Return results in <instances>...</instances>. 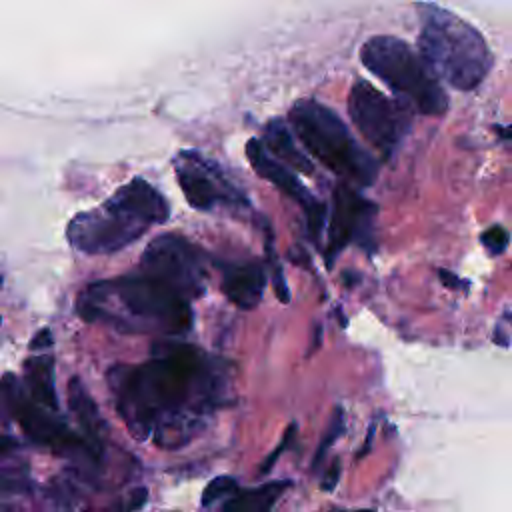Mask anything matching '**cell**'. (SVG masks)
<instances>
[{
  "label": "cell",
  "instance_id": "11",
  "mask_svg": "<svg viewBox=\"0 0 512 512\" xmlns=\"http://www.w3.org/2000/svg\"><path fill=\"white\" fill-rule=\"evenodd\" d=\"M374 216L376 204L358 194L348 182L334 188L324 244V260L328 268H332L334 260L350 242H358L364 248L372 246Z\"/></svg>",
  "mask_w": 512,
  "mask_h": 512
},
{
  "label": "cell",
  "instance_id": "19",
  "mask_svg": "<svg viewBox=\"0 0 512 512\" xmlns=\"http://www.w3.org/2000/svg\"><path fill=\"white\" fill-rule=\"evenodd\" d=\"M236 486H238V482H236V478H232V476H216V478H212V480L206 484L204 492H202V498H200L202 508H212V506H216V504H218L220 500H224Z\"/></svg>",
  "mask_w": 512,
  "mask_h": 512
},
{
  "label": "cell",
  "instance_id": "15",
  "mask_svg": "<svg viewBox=\"0 0 512 512\" xmlns=\"http://www.w3.org/2000/svg\"><path fill=\"white\" fill-rule=\"evenodd\" d=\"M22 386L26 394L44 408L54 412L60 410V402L56 396V378H54V356L38 354L24 362V378Z\"/></svg>",
  "mask_w": 512,
  "mask_h": 512
},
{
  "label": "cell",
  "instance_id": "18",
  "mask_svg": "<svg viewBox=\"0 0 512 512\" xmlns=\"http://www.w3.org/2000/svg\"><path fill=\"white\" fill-rule=\"evenodd\" d=\"M342 432H344V410L338 406V408L332 412V418H330V422H328V428H326V432H324V436H322V440H320V444H318V448H316V452H314L312 470L318 468V464L324 460L326 452H328L330 446L342 436Z\"/></svg>",
  "mask_w": 512,
  "mask_h": 512
},
{
  "label": "cell",
  "instance_id": "16",
  "mask_svg": "<svg viewBox=\"0 0 512 512\" xmlns=\"http://www.w3.org/2000/svg\"><path fill=\"white\" fill-rule=\"evenodd\" d=\"M68 406L72 410V414L78 418L82 432L86 434V438L102 450V430H104V420L100 416L98 406L94 404V400L90 398L88 390L84 388V384L78 378H72L68 382Z\"/></svg>",
  "mask_w": 512,
  "mask_h": 512
},
{
  "label": "cell",
  "instance_id": "22",
  "mask_svg": "<svg viewBox=\"0 0 512 512\" xmlns=\"http://www.w3.org/2000/svg\"><path fill=\"white\" fill-rule=\"evenodd\" d=\"M508 230L506 228H502V226H490L488 230H484V234H482V244H484V248L492 254V256H498L500 252H504L506 250V246H508Z\"/></svg>",
  "mask_w": 512,
  "mask_h": 512
},
{
  "label": "cell",
  "instance_id": "23",
  "mask_svg": "<svg viewBox=\"0 0 512 512\" xmlns=\"http://www.w3.org/2000/svg\"><path fill=\"white\" fill-rule=\"evenodd\" d=\"M146 500H148V488L140 486L124 502H120L116 510H100V512H136L146 504Z\"/></svg>",
  "mask_w": 512,
  "mask_h": 512
},
{
  "label": "cell",
  "instance_id": "21",
  "mask_svg": "<svg viewBox=\"0 0 512 512\" xmlns=\"http://www.w3.org/2000/svg\"><path fill=\"white\" fill-rule=\"evenodd\" d=\"M296 432H298V426L292 422V424H288V428L284 430V436H282V440H280V444L274 448V452H270L268 456H266V460L260 464V474H268L270 470H272V466L278 462V458H280V454L286 450V448H290L292 444H294V440H296Z\"/></svg>",
  "mask_w": 512,
  "mask_h": 512
},
{
  "label": "cell",
  "instance_id": "3",
  "mask_svg": "<svg viewBox=\"0 0 512 512\" xmlns=\"http://www.w3.org/2000/svg\"><path fill=\"white\" fill-rule=\"evenodd\" d=\"M170 216L166 196L142 176L122 184L96 208L78 212L66 226L68 244L90 256L112 254Z\"/></svg>",
  "mask_w": 512,
  "mask_h": 512
},
{
  "label": "cell",
  "instance_id": "24",
  "mask_svg": "<svg viewBox=\"0 0 512 512\" xmlns=\"http://www.w3.org/2000/svg\"><path fill=\"white\" fill-rule=\"evenodd\" d=\"M338 480H340V460L336 458V460L330 464L328 472L324 474V478H322V482H320V488H322L324 492H332V490L336 488Z\"/></svg>",
  "mask_w": 512,
  "mask_h": 512
},
{
  "label": "cell",
  "instance_id": "17",
  "mask_svg": "<svg viewBox=\"0 0 512 512\" xmlns=\"http://www.w3.org/2000/svg\"><path fill=\"white\" fill-rule=\"evenodd\" d=\"M264 144L268 146V150L278 156L282 162H286L288 166L300 170V172H306L310 174L312 172V164L310 160L306 158L304 152L298 150V146L294 144V138L290 134V130L286 128L284 122L280 120H272L268 126H266V132H264Z\"/></svg>",
  "mask_w": 512,
  "mask_h": 512
},
{
  "label": "cell",
  "instance_id": "2",
  "mask_svg": "<svg viewBox=\"0 0 512 512\" xmlns=\"http://www.w3.org/2000/svg\"><path fill=\"white\" fill-rule=\"evenodd\" d=\"M76 314L124 334L168 338L186 334L194 322L190 300L142 270L88 284L78 294Z\"/></svg>",
  "mask_w": 512,
  "mask_h": 512
},
{
  "label": "cell",
  "instance_id": "8",
  "mask_svg": "<svg viewBox=\"0 0 512 512\" xmlns=\"http://www.w3.org/2000/svg\"><path fill=\"white\" fill-rule=\"evenodd\" d=\"M410 110L412 108L404 100L384 96L364 78H358L348 94V114L352 124L382 158H390L410 130Z\"/></svg>",
  "mask_w": 512,
  "mask_h": 512
},
{
  "label": "cell",
  "instance_id": "14",
  "mask_svg": "<svg viewBox=\"0 0 512 512\" xmlns=\"http://www.w3.org/2000/svg\"><path fill=\"white\" fill-rule=\"evenodd\" d=\"M290 486H292L290 480H270L256 488L236 486L216 506H218V512H272L280 496Z\"/></svg>",
  "mask_w": 512,
  "mask_h": 512
},
{
  "label": "cell",
  "instance_id": "4",
  "mask_svg": "<svg viewBox=\"0 0 512 512\" xmlns=\"http://www.w3.org/2000/svg\"><path fill=\"white\" fill-rule=\"evenodd\" d=\"M418 52L448 86L470 92L490 74L494 56L484 36L452 10L418 2Z\"/></svg>",
  "mask_w": 512,
  "mask_h": 512
},
{
  "label": "cell",
  "instance_id": "25",
  "mask_svg": "<svg viewBox=\"0 0 512 512\" xmlns=\"http://www.w3.org/2000/svg\"><path fill=\"white\" fill-rule=\"evenodd\" d=\"M52 332H50V328H40L36 334H34V338L30 340V350H42V348H48V346H52Z\"/></svg>",
  "mask_w": 512,
  "mask_h": 512
},
{
  "label": "cell",
  "instance_id": "20",
  "mask_svg": "<svg viewBox=\"0 0 512 512\" xmlns=\"http://www.w3.org/2000/svg\"><path fill=\"white\" fill-rule=\"evenodd\" d=\"M266 254H268V260L274 264L272 266V280H274V290H276V296L282 304H288L290 302V290H288V284L284 280V274H282V268L278 266L276 258H274V246L270 242V234L266 238Z\"/></svg>",
  "mask_w": 512,
  "mask_h": 512
},
{
  "label": "cell",
  "instance_id": "5",
  "mask_svg": "<svg viewBox=\"0 0 512 512\" xmlns=\"http://www.w3.org/2000/svg\"><path fill=\"white\" fill-rule=\"evenodd\" d=\"M288 120L304 148L336 176L358 186H370L378 176V162L352 136L342 118L316 100H298Z\"/></svg>",
  "mask_w": 512,
  "mask_h": 512
},
{
  "label": "cell",
  "instance_id": "26",
  "mask_svg": "<svg viewBox=\"0 0 512 512\" xmlns=\"http://www.w3.org/2000/svg\"><path fill=\"white\" fill-rule=\"evenodd\" d=\"M330 512H374V510H366V508H358V510H330Z\"/></svg>",
  "mask_w": 512,
  "mask_h": 512
},
{
  "label": "cell",
  "instance_id": "10",
  "mask_svg": "<svg viewBox=\"0 0 512 512\" xmlns=\"http://www.w3.org/2000/svg\"><path fill=\"white\" fill-rule=\"evenodd\" d=\"M174 172L186 202L200 212L248 208L246 194L212 158L198 150H180L174 156Z\"/></svg>",
  "mask_w": 512,
  "mask_h": 512
},
{
  "label": "cell",
  "instance_id": "12",
  "mask_svg": "<svg viewBox=\"0 0 512 512\" xmlns=\"http://www.w3.org/2000/svg\"><path fill=\"white\" fill-rule=\"evenodd\" d=\"M246 156L254 172H258L264 180L274 184L284 196L294 200L296 204L302 206L306 214V226L312 242L320 246L322 232L328 224V212L326 206L312 196V192L300 182V178L290 170L286 162H282L278 156H274L264 140L250 138L246 144Z\"/></svg>",
  "mask_w": 512,
  "mask_h": 512
},
{
  "label": "cell",
  "instance_id": "7",
  "mask_svg": "<svg viewBox=\"0 0 512 512\" xmlns=\"http://www.w3.org/2000/svg\"><path fill=\"white\" fill-rule=\"evenodd\" d=\"M4 402L12 410L20 430L38 446L52 450L54 454H72L86 456L90 460H98L102 450L96 448L86 434H76L58 412L40 406L34 402L22 382L14 378V374H4Z\"/></svg>",
  "mask_w": 512,
  "mask_h": 512
},
{
  "label": "cell",
  "instance_id": "6",
  "mask_svg": "<svg viewBox=\"0 0 512 512\" xmlns=\"http://www.w3.org/2000/svg\"><path fill=\"white\" fill-rule=\"evenodd\" d=\"M360 60L396 98L426 116L448 110V94L420 52L396 36H372L360 48Z\"/></svg>",
  "mask_w": 512,
  "mask_h": 512
},
{
  "label": "cell",
  "instance_id": "1",
  "mask_svg": "<svg viewBox=\"0 0 512 512\" xmlns=\"http://www.w3.org/2000/svg\"><path fill=\"white\" fill-rule=\"evenodd\" d=\"M234 366L186 342H158L148 360L108 370L114 406L128 432L174 450L196 438L230 402Z\"/></svg>",
  "mask_w": 512,
  "mask_h": 512
},
{
  "label": "cell",
  "instance_id": "13",
  "mask_svg": "<svg viewBox=\"0 0 512 512\" xmlns=\"http://www.w3.org/2000/svg\"><path fill=\"white\" fill-rule=\"evenodd\" d=\"M222 270V292L240 310H252L260 304L266 288V268L258 260L216 262Z\"/></svg>",
  "mask_w": 512,
  "mask_h": 512
},
{
  "label": "cell",
  "instance_id": "9",
  "mask_svg": "<svg viewBox=\"0 0 512 512\" xmlns=\"http://www.w3.org/2000/svg\"><path fill=\"white\" fill-rule=\"evenodd\" d=\"M142 272L166 282L184 298L194 300L206 292L208 258L180 234H160L144 250Z\"/></svg>",
  "mask_w": 512,
  "mask_h": 512
}]
</instances>
